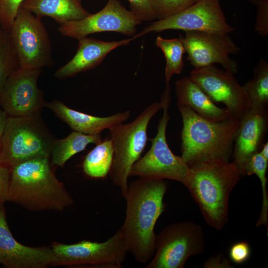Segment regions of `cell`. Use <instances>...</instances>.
<instances>
[{"label":"cell","mask_w":268,"mask_h":268,"mask_svg":"<svg viewBox=\"0 0 268 268\" xmlns=\"http://www.w3.org/2000/svg\"><path fill=\"white\" fill-rule=\"evenodd\" d=\"M167 186L163 179L139 178L128 184L126 217L120 228L128 251L135 261L147 264L155 251V224L164 210Z\"/></svg>","instance_id":"cell-1"},{"label":"cell","mask_w":268,"mask_h":268,"mask_svg":"<svg viewBox=\"0 0 268 268\" xmlns=\"http://www.w3.org/2000/svg\"><path fill=\"white\" fill-rule=\"evenodd\" d=\"M10 171L7 201L32 211H62L73 203L52 170L49 157L25 161Z\"/></svg>","instance_id":"cell-2"},{"label":"cell","mask_w":268,"mask_h":268,"mask_svg":"<svg viewBox=\"0 0 268 268\" xmlns=\"http://www.w3.org/2000/svg\"><path fill=\"white\" fill-rule=\"evenodd\" d=\"M241 176L233 161L211 160L189 166L184 185L210 227L220 230L227 223L229 197Z\"/></svg>","instance_id":"cell-3"},{"label":"cell","mask_w":268,"mask_h":268,"mask_svg":"<svg viewBox=\"0 0 268 268\" xmlns=\"http://www.w3.org/2000/svg\"><path fill=\"white\" fill-rule=\"evenodd\" d=\"M182 117L181 157L189 166L211 160L229 161L240 119L206 120L190 108L178 106Z\"/></svg>","instance_id":"cell-4"},{"label":"cell","mask_w":268,"mask_h":268,"mask_svg":"<svg viewBox=\"0 0 268 268\" xmlns=\"http://www.w3.org/2000/svg\"><path fill=\"white\" fill-rule=\"evenodd\" d=\"M55 138L40 113L8 116L0 144V166L10 170L18 164L41 157H50Z\"/></svg>","instance_id":"cell-5"},{"label":"cell","mask_w":268,"mask_h":268,"mask_svg":"<svg viewBox=\"0 0 268 268\" xmlns=\"http://www.w3.org/2000/svg\"><path fill=\"white\" fill-rule=\"evenodd\" d=\"M163 108L161 100L145 108L132 122L114 125L108 129L113 147V159L109 175L125 198L128 178L133 165L140 158L147 143V128L152 118Z\"/></svg>","instance_id":"cell-6"},{"label":"cell","mask_w":268,"mask_h":268,"mask_svg":"<svg viewBox=\"0 0 268 268\" xmlns=\"http://www.w3.org/2000/svg\"><path fill=\"white\" fill-rule=\"evenodd\" d=\"M171 100V87L167 86L161 99L163 115L158 122L156 134L149 139L151 142L150 148L133 165L130 176L152 179H168L184 184L189 166L181 156L172 152L166 138L167 124L170 119L168 108Z\"/></svg>","instance_id":"cell-7"},{"label":"cell","mask_w":268,"mask_h":268,"mask_svg":"<svg viewBox=\"0 0 268 268\" xmlns=\"http://www.w3.org/2000/svg\"><path fill=\"white\" fill-rule=\"evenodd\" d=\"M56 257L54 266L121 268L129 252L120 228L103 242L82 240L65 244L52 242Z\"/></svg>","instance_id":"cell-8"},{"label":"cell","mask_w":268,"mask_h":268,"mask_svg":"<svg viewBox=\"0 0 268 268\" xmlns=\"http://www.w3.org/2000/svg\"><path fill=\"white\" fill-rule=\"evenodd\" d=\"M201 227L191 221L172 223L155 240V251L146 268H183L189 257L203 253L205 243Z\"/></svg>","instance_id":"cell-9"},{"label":"cell","mask_w":268,"mask_h":268,"mask_svg":"<svg viewBox=\"0 0 268 268\" xmlns=\"http://www.w3.org/2000/svg\"><path fill=\"white\" fill-rule=\"evenodd\" d=\"M9 34L20 68L41 69L53 65L51 40L40 18L20 7Z\"/></svg>","instance_id":"cell-10"},{"label":"cell","mask_w":268,"mask_h":268,"mask_svg":"<svg viewBox=\"0 0 268 268\" xmlns=\"http://www.w3.org/2000/svg\"><path fill=\"white\" fill-rule=\"evenodd\" d=\"M235 29L227 23L220 0H200L183 11L152 22L133 37L168 30L229 34Z\"/></svg>","instance_id":"cell-11"},{"label":"cell","mask_w":268,"mask_h":268,"mask_svg":"<svg viewBox=\"0 0 268 268\" xmlns=\"http://www.w3.org/2000/svg\"><path fill=\"white\" fill-rule=\"evenodd\" d=\"M189 77L214 103H223L233 118L240 119L252 107L243 86L229 71L211 65L194 68Z\"/></svg>","instance_id":"cell-12"},{"label":"cell","mask_w":268,"mask_h":268,"mask_svg":"<svg viewBox=\"0 0 268 268\" xmlns=\"http://www.w3.org/2000/svg\"><path fill=\"white\" fill-rule=\"evenodd\" d=\"M141 22L118 0H108L98 12L60 24L58 30L62 35L77 40L106 31L132 36L135 34L136 26Z\"/></svg>","instance_id":"cell-13"},{"label":"cell","mask_w":268,"mask_h":268,"mask_svg":"<svg viewBox=\"0 0 268 268\" xmlns=\"http://www.w3.org/2000/svg\"><path fill=\"white\" fill-rule=\"evenodd\" d=\"M180 37L188 54L187 59L194 68L219 64L225 70L234 74L238 71L237 63L230 54L240 51L229 34L188 31Z\"/></svg>","instance_id":"cell-14"},{"label":"cell","mask_w":268,"mask_h":268,"mask_svg":"<svg viewBox=\"0 0 268 268\" xmlns=\"http://www.w3.org/2000/svg\"><path fill=\"white\" fill-rule=\"evenodd\" d=\"M41 69H21L7 79L0 95V106L8 116L40 113L45 106L43 92L38 87Z\"/></svg>","instance_id":"cell-15"},{"label":"cell","mask_w":268,"mask_h":268,"mask_svg":"<svg viewBox=\"0 0 268 268\" xmlns=\"http://www.w3.org/2000/svg\"><path fill=\"white\" fill-rule=\"evenodd\" d=\"M56 261L51 247H30L16 240L8 227L4 205L0 206V264L6 268H46L54 266Z\"/></svg>","instance_id":"cell-16"},{"label":"cell","mask_w":268,"mask_h":268,"mask_svg":"<svg viewBox=\"0 0 268 268\" xmlns=\"http://www.w3.org/2000/svg\"><path fill=\"white\" fill-rule=\"evenodd\" d=\"M268 128V109L251 108L240 119L232 156L240 173L248 158L261 150Z\"/></svg>","instance_id":"cell-17"},{"label":"cell","mask_w":268,"mask_h":268,"mask_svg":"<svg viewBox=\"0 0 268 268\" xmlns=\"http://www.w3.org/2000/svg\"><path fill=\"white\" fill-rule=\"evenodd\" d=\"M134 38L106 42L93 38L84 37L78 40L76 52L66 65L57 70L54 76L60 79L73 77L77 74L95 68L106 56L116 48L127 45Z\"/></svg>","instance_id":"cell-18"},{"label":"cell","mask_w":268,"mask_h":268,"mask_svg":"<svg viewBox=\"0 0 268 268\" xmlns=\"http://www.w3.org/2000/svg\"><path fill=\"white\" fill-rule=\"evenodd\" d=\"M53 111L73 131L86 134H98L106 129L125 122L131 116L130 111L119 112L106 117H100L72 109L62 102H45V106Z\"/></svg>","instance_id":"cell-19"},{"label":"cell","mask_w":268,"mask_h":268,"mask_svg":"<svg viewBox=\"0 0 268 268\" xmlns=\"http://www.w3.org/2000/svg\"><path fill=\"white\" fill-rule=\"evenodd\" d=\"M175 92L177 105L190 108L202 118L219 122L233 118L226 108H220L189 76L176 81Z\"/></svg>","instance_id":"cell-20"},{"label":"cell","mask_w":268,"mask_h":268,"mask_svg":"<svg viewBox=\"0 0 268 268\" xmlns=\"http://www.w3.org/2000/svg\"><path fill=\"white\" fill-rule=\"evenodd\" d=\"M20 7L40 19L50 17L59 24L80 19L90 14L78 0H24Z\"/></svg>","instance_id":"cell-21"},{"label":"cell","mask_w":268,"mask_h":268,"mask_svg":"<svg viewBox=\"0 0 268 268\" xmlns=\"http://www.w3.org/2000/svg\"><path fill=\"white\" fill-rule=\"evenodd\" d=\"M102 140L100 134H86L74 131L65 138H55L51 153V165L63 168L68 160L83 151L88 144H97Z\"/></svg>","instance_id":"cell-22"},{"label":"cell","mask_w":268,"mask_h":268,"mask_svg":"<svg viewBox=\"0 0 268 268\" xmlns=\"http://www.w3.org/2000/svg\"><path fill=\"white\" fill-rule=\"evenodd\" d=\"M113 153L111 139L102 140L85 156L82 164L83 172L91 178H105L112 166Z\"/></svg>","instance_id":"cell-23"},{"label":"cell","mask_w":268,"mask_h":268,"mask_svg":"<svg viewBox=\"0 0 268 268\" xmlns=\"http://www.w3.org/2000/svg\"><path fill=\"white\" fill-rule=\"evenodd\" d=\"M252 107L268 109V64L264 59L259 60L253 69V76L243 85Z\"/></svg>","instance_id":"cell-24"},{"label":"cell","mask_w":268,"mask_h":268,"mask_svg":"<svg viewBox=\"0 0 268 268\" xmlns=\"http://www.w3.org/2000/svg\"><path fill=\"white\" fill-rule=\"evenodd\" d=\"M155 44L165 56V79L166 83H169L172 75L180 74L183 70L184 46L180 38L165 39L160 36L157 37Z\"/></svg>","instance_id":"cell-25"},{"label":"cell","mask_w":268,"mask_h":268,"mask_svg":"<svg viewBox=\"0 0 268 268\" xmlns=\"http://www.w3.org/2000/svg\"><path fill=\"white\" fill-rule=\"evenodd\" d=\"M19 68L9 32L0 28V95L7 79Z\"/></svg>","instance_id":"cell-26"},{"label":"cell","mask_w":268,"mask_h":268,"mask_svg":"<svg viewBox=\"0 0 268 268\" xmlns=\"http://www.w3.org/2000/svg\"><path fill=\"white\" fill-rule=\"evenodd\" d=\"M200 0H153L158 19H162L183 11Z\"/></svg>","instance_id":"cell-27"},{"label":"cell","mask_w":268,"mask_h":268,"mask_svg":"<svg viewBox=\"0 0 268 268\" xmlns=\"http://www.w3.org/2000/svg\"><path fill=\"white\" fill-rule=\"evenodd\" d=\"M24 0H0V28L9 31Z\"/></svg>","instance_id":"cell-28"},{"label":"cell","mask_w":268,"mask_h":268,"mask_svg":"<svg viewBox=\"0 0 268 268\" xmlns=\"http://www.w3.org/2000/svg\"><path fill=\"white\" fill-rule=\"evenodd\" d=\"M131 11L139 20L149 21L157 18L153 0H128Z\"/></svg>","instance_id":"cell-29"},{"label":"cell","mask_w":268,"mask_h":268,"mask_svg":"<svg viewBox=\"0 0 268 268\" xmlns=\"http://www.w3.org/2000/svg\"><path fill=\"white\" fill-rule=\"evenodd\" d=\"M256 6L255 31L260 35L266 36L268 35V0H259Z\"/></svg>","instance_id":"cell-30"},{"label":"cell","mask_w":268,"mask_h":268,"mask_svg":"<svg viewBox=\"0 0 268 268\" xmlns=\"http://www.w3.org/2000/svg\"><path fill=\"white\" fill-rule=\"evenodd\" d=\"M251 249L247 242L241 241L233 245L229 250L231 260L236 264L245 262L250 257Z\"/></svg>","instance_id":"cell-31"},{"label":"cell","mask_w":268,"mask_h":268,"mask_svg":"<svg viewBox=\"0 0 268 268\" xmlns=\"http://www.w3.org/2000/svg\"><path fill=\"white\" fill-rule=\"evenodd\" d=\"M10 171L0 166V206L7 201Z\"/></svg>","instance_id":"cell-32"},{"label":"cell","mask_w":268,"mask_h":268,"mask_svg":"<svg viewBox=\"0 0 268 268\" xmlns=\"http://www.w3.org/2000/svg\"><path fill=\"white\" fill-rule=\"evenodd\" d=\"M8 115L3 110H0V144Z\"/></svg>","instance_id":"cell-33"},{"label":"cell","mask_w":268,"mask_h":268,"mask_svg":"<svg viewBox=\"0 0 268 268\" xmlns=\"http://www.w3.org/2000/svg\"><path fill=\"white\" fill-rule=\"evenodd\" d=\"M263 156L268 160V142L264 143L259 151Z\"/></svg>","instance_id":"cell-34"},{"label":"cell","mask_w":268,"mask_h":268,"mask_svg":"<svg viewBox=\"0 0 268 268\" xmlns=\"http://www.w3.org/2000/svg\"><path fill=\"white\" fill-rule=\"evenodd\" d=\"M251 3H252V4L256 5L257 4V3H258L259 0H248Z\"/></svg>","instance_id":"cell-35"},{"label":"cell","mask_w":268,"mask_h":268,"mask_svg":"<svg viewBox=\"0 0 268 268\" xmlns=\"http://www.w3.org/2000/svg\"><path fill=\"white\" fill-rule=\"evenodd\" d=\"M80 2L82 1V0H78Z\"/></svg>","instance_id":"cell-36"}]
</instances>
